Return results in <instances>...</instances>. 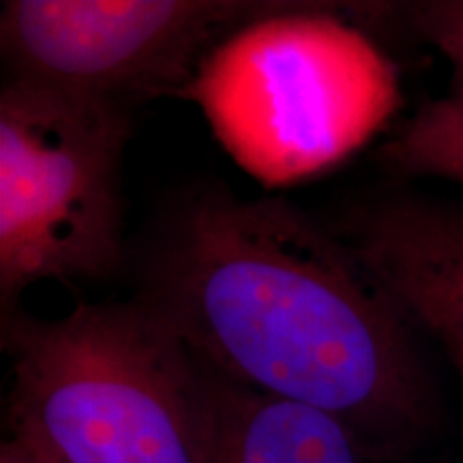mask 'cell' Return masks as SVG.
<instances>
[{
    "label": "cell",
    "instance_id": "6",
    "mask_svg": "<svg viewBox=\"0 0 463 463\" xmlns=\"http://www.w3.org/2000/svg\"><path fill=\"white\" fill-rule=\"evenodd\" d=\"M335 232L463 378V204L389 194L356 204Z\"/></svg>",
    "mask_w": 463,
    "mask_h": 463
},
{
    "label": "cell",
    "instance_id": "1",
    "mask_svg": "<svg viewBox=\"0 0 463 463\" xmlns=\"http://www.w3.org/2000/svg\"><path fill=\"white\" fill-rule=\"evenodd\" d=\"M140 300L206 369L335 416L375 463H416L439 436L419 328L335 228L286 200H189Z\"/></svg>",
    "mask_w": 463,
    "mask_h": 463
},
{
    "label": "cell",
    "instance_id": "5",
    "mask_svg": "<svg viewBox=\"0 0 463 463\" xmlns=\"http://www.w3.org/2000/svg\"><path fill=\"white\" fill-rule=\"evenodd\" d=\"M303 3L9 0L0 43L9 78L131 101L187 95L208 54L242 26Z\"/></svg>",
    "mask_w": 463,
    "mask_h": 463
},
{
    "label": "cell",
    "instance_id": "3",
    "mask_svg": "<svg viewBox=\"0 0 463 463\" xmlns=\"http://www.w3.org/2000/svg\"><path fill=\"white\" fill-rule=\"evenodd\" d=\"M339 7L303 3L242 26L189 86L232 157L262 183L341 164L399 106L395 67Z\"/></svg>",
    "mask_w": 463,
    "mask_h": 463
},
{
    "label": "cell",
    "instance_id": "8",
    "mask_svg": "<svg viewBox=\"0 0 463 463\" xmlns=\"http://www.w3.org/2000/svg\"><path fill=\"white\" fill-rule=\"evenodd\" d=\"M380 159L399 176L463 187V99L447 95L416 109L380 148Z\"/></svg>",
    "mask_w": 463,
    "mask_h": 463
},
{
    "label": "cell",
    "instance_id": "10",
    "mask_svg": "<svg viewBox=\"0 0 463 463\" xmlns=\"http://www.w3.org/2000/svg\"><path fill=\"white\" fill-rule=\"evenodd\" d=\"M0 463H58L42 444L24 433L9 431L0 444Z\"/></svg>",
    "mask_w": 463,
    "mask_h": 463
},
{
    "label": "cell",
    "instance_id": "9",
    "mask_svg": "<svg viewBox=\"0 0 463 463\" xmlns=\"http://www.w3.org/2000/svg\"><path fill=\"white\" fill-rule=\"evenodd\" d=\"M395 14L422 42L433 45L450 65V90L463 99V0H419L399 3Z\"/></svg>",
    "mask_w": 463,
    "mask_h": 463
},
{
    "label": "cell",
    "instance_id": "4",
    "mask_svg": "<svg viewBox=\"0 0 463 463\" xmlns=\"http://www.w3.org/2000/svg\"><path fill=\"white\" fill-rule=\"evenodd\" d=\"M116 103L9 78L0 90V305L39 281L103 279L123 260Z\"/></svg>",
    "mask_w": 463,
    "mask_h": 463
},
{
    "label": "cell",
    "instance_id": "2",
    "mask_svg": "<svg viewBox=\"0 0 463 463\" xmlns=\"http://www.w3.org/2000/svg\"><path fill=\"white\" fill-rule=\"evenodd\" d=\"M9 431L58 463H206V372L144 300L3 317Z\"/></svg>",
    "mask_w": 463,
    "mask_h": 463
},
{
    "label": "cell",
    "instance_id": "7",
    "mask_svg": "<svg viewBox=\"0 0 463 463\" xmlns=\"http://www.w3.org/2000/svg\"><path fill=\"white\" fill-rule=\"evenodd\" d=\"M204 372L206 463H375L335 416Z\"/></svg>",
    "mask_w": 463,
    "mask_h": 463
}]
</instances>
